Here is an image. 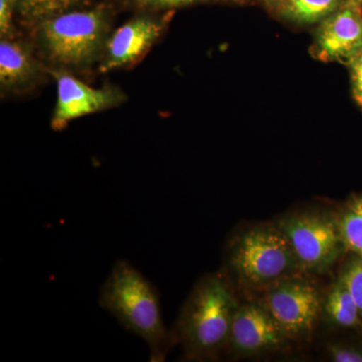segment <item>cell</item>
<instances>
[{
  "mask_svg": "<svg viewBox=\"0 0 362 362\" xmlns=\"http://www.w3.org/2000/svg\"><path fill=\"white\" fill-rule=\"evenodd\" d=\"M240 304L223 273L204 276L181 307L171 335L189 361H216L228 350Z\"/></svg>",
  "mask_w": 362,
  "mask_h": 362,
  "instance_id": "1",
  "label": "cell"
},
{
  "mask_svg": "<svg viewBox=\"0 0 362 362\" xmlns=\"http://www.w3.org/2000/svg\"><path fill=\"white\" fill-rule=\"evenodd\" d=\"M99 305L146 342L150 361H164L175 342L162 318L160 295L129 262L118 259L114 264L100 290Z\"/></svg>",
  "mask_w": 362,
  "mask_h": 362,
  "instance_id": "2",
  "label": "cell"
},
{
  "mask_svg": "<svg viewBox=\"0 0 362 362\" xmlns=\"http://www.w3.org/2000/svg\"><path fill=\"white\" fill-rule=\"evenodd\" d=\"M117 8L109 0L71 9L33 28L45 59L62 71H81L100 62Z\"/></svg>",
  "mask_w": 362,
  "mask_h": 362,
  "instance_id": "3",
  "label": "cell"
},
{
  "mask_svg": "<svg viewBox=\"0 0 362 362\" xmlns=\"http://www.w3.org/2000/svg\"><path fill=\"white\" fill-rule=\"evenodd\" d=\"M228 266L245 288L264 290L280 281L300 277L304 271L275 223L238 233L228 246Z\"/></svg>",
  "mask_w": 362,
  "mask_h": 362,
  "instance_id": "4",
  "label": "cell"
},
{
  "mask_svg": "<svg viewBox=\"0 0 362 362\" xmlns=\"http://www.w3.org/2000/svg\"><path fill=\"white\" fill-rule=\"evenodd\" d=\"M304 273L324 274L347 254L335 213L307 211L286 214L275 221Z\"/></svg>",
  "mask_w": 362,
  "mask_h": 362,
  "instance_id": "5",
  "label": "cell"
},
{
  "mask_svg": "<svg viewBox=\"0 0 362 362\" xmlns=\"http://www.w3.org/2000/svg\"><path fill=\"white\" fill-rule=\"evenodd\" d=\"M323 296L309 281L293 277L265 291L263 304L289 340L306 339L321 313Z\"/></svg>",
  "mask_w": 362,
  "mask_h": 362,
  "instance_id": "6",
  "label": "cell"
},
{
  "mask_svg": "<svg viewBox=\"0 0 362 362\" xmlns=\"http://www.w3.org/2000/svg\"><path fill=\"white\" fill-rule=\"evenodd\" d=\"M135 13L109 37L99 62L102 73L139 63L166 32L175 11Z\"/></svg>",
  "mask_w": 362,
  "mask_h": 362,
  "instance_id": "7",
  "label": "cell"
},
{
  "mask_svg": "<svg viewBox=\"0 0 362 362\" xmlns=\"http://www.w3.org/2000/svg\"><path fill=\"white\" fill-rule=\"evenodd\" d=\"M312 35L309 52L314 59L346 66L362 51V7L346 0L317 23Z\"/></svg>",
  "mask_w": 362,
  "mask_h": 362,
  "instance_id": "8",
  "label": "cell"
},
{
  "mask_svg": "<svg viewBox=\"0 0 362 362\" xmlns=\"http://www.w3.org/2000/svg\"><path fill=\"white\" fill-rule=\"evenodd\" d=\"M52 74L57 83V103L51 122L54 131L65 129L76 119L110 110L125 102V94L118 88H93L66 71L54 70Z\"/></svg>",
  "mask_w": 362,
  "mask_h": 362,
  "instance_id": "9",
  "label": "cell"
},
{
  "mask_svg": "<svg viewBox=\"0 0 362 362\" xmlns=\"http://www.w3.org/2000/svg\"><path fill=\"white\" fill-rule=\"evenodd\" d=\"M288 340L265 305L240 304L226 351L235 358L264 356L282 349Z\"/></svg>",
  "mask_w": 362,
  "mask_h": 362,
  "instance_id": "10",
  "label": "cell"
},
{
  "mask_svg": "<svg viewBox=\"0 0 362 362\" xmlns=\"http://www.w3.org/2000/svg\"><path fill=\"white\" fill-rule=\"evenodd\" d=\"M45 77V68L25 42L1 39L0 42V87L4 94H25Z\"/></svg>",
  "mask_w": 362,
  "mask_h": 362,
  "instance_id": "11",
  "label": "cell"
},
{
  "mask_svg": "<svg viewBox=\"0 0 362 362\" xmlns=\"http://www.w3.org/2000/svg\"><path fill=\"white\" fill-rule=\"evenodd\" d=\"M321 313L326 322L335 329L362 332V317L339 276L323 297Z\"/></svg>",
  "mask_w": 362,
  "mask_h": 362,
  "instance_id": "12",
  "label": "cell"
},
{
  "mask_svg": "<svg viewBox=\"0 0 362 362\" xmlns=\"http://www.w3.org/2000/svg\"><path fill=\"white\" fill-rule=\"evenodd\" d=\"M346 0H284L274 16L295 26H315Z\"/></svg>",
  "mask_w": 362,
  "mask_h": 362,
  "instance_id": "13",
  "label": "cell"
},
{
  "mask_svg": "<svg viewBox=\"0 0 362 362\" xmlns=\"http://www.w3.org/2000/svg\"><path fill=\"white\" fill-rule=\"evenodd\" d=\"M335 216L346 252L362 258V194L350 195Z\"/></svg>",
  "mask_w": 362,
  "mask_h": 362,
  "instance_id": "14",
  "label": "cell"
},
{
  "mask_svg": "<svg viewBox=\"0 0 362 362\" xmlns=\"http://www.w3.org/2000/svg\"><path fill=\"white\" fill-rule=\"evenodd\" d=\"M18 20L35 28L42 21L71 9L95 4L97 0H18Z\"/></svg>",
  "mask_w": 362,
  "mask_h": 362,
  "instance_id": "15",
  "label": "cell"
},
{
  "mask_svg": "<svg viewBox=\"0 0 362 362\" xmlns=\"http://www.w3.org/2000/svg\"><path fill=\"white\" fill-rule=\"evenodd\" d=\"M116 8L128 9L134 13H163L182 7L201 4H228L242 6L246 0H109Z\"/></svg>",
  "mask_w": 362,
  "mask_h": 362,
  "instance_id": "16",
  "label": "cell"
},
{
  "mask_svg": "<svg viewBox=\"0 0 362 362\" xmlns=\"http://www.w3.org/2000/svg\"><path fill=\"white\" fill-rule=\"evenodd\" d=\"M338 276L346 285L362 317V258L347 252Z\"/></svg>",
  "mask_w": 362,
  "mask_h": 362,
  "instance_id": "17",
  "label": "cell"
},
{
  "mask_svg": "<svg viewBox=\"0 0 362 362\" xmlns=\"http://www.w3.org/2000/svg\"><path fill=\"white\" fill-rule=\"evenodd\" d=\"M329 361L334 362H362V332L351 339L338 340L326 346Z\"/></svg>",
  "mask_w": 362,
  "mask_h": 362,
  "instance_id": "18",
  "label": "cell"
},
{
  "mask_svg": "<svg viewBox=\"0 0 362 362\" xmlns=\"http://www.w3.org/2000/svg\"><path fill=\"white\" fill-rule=\"evenodd\" d=\"M18 0H0V35L1 39L16 37L14 21L18 18Z\"/></svg>",
  "mask_w": 362,
  "mask_h": 362,
  "instance_id": "19",
  "label": "cell"
},
{
  "mask_svg": "<svg viewBox=\"0 0 362 362\" xmlns=\"http://www.w3.org/2000/svg\"><path fill=\"white\" fill-rule=\"evenodd\" d=\"M346 66L349 71L352 98L362 111V51Z\"/></svg>",
  "mask_w": 362,
  "mask_h": 362,
  "instance_id": "20",
  "label": "cell"
},
{
  "mask_svg": "<svg viewBox=\"0 0 362 362\" xmlns=\"http://www.w3.org/2000/svg\"><path fill=\"white\" fill-rule=\"evenodd\" d=\"M283 1H284V0H259L262 6L265 7L266 9H268V11H271L273 14L277 11L278 7L281 6Z\"/></svg>",
  "mask_w": 362,
  "mask_h": 362,
  "instance_id": "21",
  "label": "cell"
},
{
  "mask_svg": "<svg viewBox=\"0 0 362 362\" xmlns=\"http://www.w3.org/2000/svg\"><path fill=\"white\" fill-rule=\"evenodd\" d=\"M354 1H356V4H358L359 6L362 7V0H354Z\"/></svg>",
  "mask_w": 362,
  "mask_h": 362,
  "instance_id": "22",
  "label": "cell"
}]
</instances>
